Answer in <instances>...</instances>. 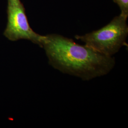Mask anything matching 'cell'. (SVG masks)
<instances>
[{
    "label": "cell",
    "mask_w": 128,
    "mask_h": 128,
    "mask_svg": "<svg viewBox=\"0 0 128 128\" xmlns=\"http://www.w3.org/2000/svg\"><path fill=\"white\" fill-rule=\"evenodd\" d=\"M7 23L4 35L9 40H26L42 47L44 36L35 32L30 25L25 9L20 0H7Z\"/></svg>",
    "instance_id": "3957f363"
},
{
    "label": "cell",
    "mask_w": 128,
    "mask_h": 128,
    "mask_svg": "<svg viewBox=\"0 0 128 128\" xmlns=\"http://www.w3.org/2000/svg\"><path fill=\"white\" fill-rule=\"evenodd\" d=\"M41 48L45 50L52 67L84 81L107 74L115 64L112 56L102 55L59 34L44 36Z\"/></svg>",
    "instance_id": "6da1fadb"
},
{
    "label": "cell",
    "mask_w": 128,
    "mask_h": 128,
    "mask_svg": "<svg viewBox=\"0 0 128 128\" xmlns=\"http://www.w3.org/2000/svg\"><path fill=\"white\" fill-rule=\"evenodd\" d=\"M127 19L120 14L104 27L84 35H76L75 38L102 54L112 56L126 45L128 34Z\"/></svg>",
    "instance_id": "7a4b0ae2"
},
{
    "label": "cell",
    "mask_w": 128,
    "mask_h": 128,
    "mask_svg": "<svg viewBox=\"0 0 128 128\" xmlns=\"http://www.w3.org/2000/svg\"><path fill=\"white\" fill-rule=\"evenodd\" d=\"M114 1L118 4L121 10L120 14L128 18V0H114Z\"/></svg>",
    "instance_id": "277c9868"
}]
</instances>
